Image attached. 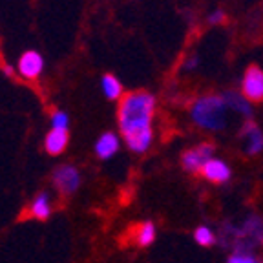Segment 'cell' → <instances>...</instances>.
I'll list each match as a JSON object with an SVG mask.
<instances>
[{"label": "cell", "mask_w": 263, "mask_h": 263, "mask_svg": "<svg viewBox=\"0 0 263 263\" xmlns=\"http://www.w3.org/2000/svg\"><path fill=\"white\" fill-rule=\"evenodd\" d=\"M156 97L143 90L123 95L117 110L119 132L132 152L144 154L154 141Z\"/></svg>", "instance_id": "6da1fadb"}, {"label": "cell", "mask_w": 263, "mask_h": 263, "mask_svg": "<svg viewBox=\"0 0 263 263\" xmlns=\"http://www.w3.org/2000/svg\"><path fill=\"white\" fill-rule=\"evenodd\" d=\"M219 241L232 249V252L254 254L263 245V219L259 216H249L239 225L223 223L219 230Z\"/></svg>", "instance_id": "7a4b0ae2"}, {"label": "cell", "mask_w": 263, "mask_h": 263, "mask_svg": "<svg viewBox=\"0 0 263 263\" xmlns=\"http://www.w3.org/2000/svg\"><path fill=\"white\" fill-rule=\"evenodd\" d=\"M229 110L223 95H205L190 106V119L203 130L221 132L229 124Z\"/></svg>", "instance_id": "3957f363"}, {"label": "cell", "mask_w": 263, "mask_h": 263, "mask_svg": "<svg viewBox=\"0 0 263 263\" xmlns=\"http://www.w3.org/2000/svg\"><path fill=\"white\" fill-rule=\"evenodd\" d=\"M214 157V146L210 143H199L197 146L186 150L183 156H181V164L186 172L197 174L201 172L203 166L209 163Z\"/></svg>", "instance_id": "277c9868"}, {"label": "cell", "mask_w": 263, "mask_h": 263, "mask_svg": "<svg viewBox=\"0 0 263 263\" xmlns=\"http://www.w3.org/2000/svg\"><path fill=\"white\" fill-rule=\"evenodd\" d=\"M241 91L251 103L263 101V70L258 66L247 68L241 81Z\"/></svg>", "instance_id": "5b68a950"}, {"label": "cell", "mask_w": 263, "mask_h": 263, "mask_svg": "<svg viewBox=\"0 0 263 263\" xmlns=\"http://www.w3.org/2000/svg\"><path fill=\"white\" fill-rule=\"evenodd\" d=\"M53 183L57 190L64 196H70L81 185V174L71 164H61L53 172Z\"/></svg>", "instance_id": "8992f818"}, {"label": "cell", "mask_w": 263, "mask_h": 263, "mask_svg": "<svg viewBox=\"0 0 263 263\" xmlns=\"http://www.w3.org/2000/svg\"><path fill=\"white\" fill-rule=\"evenodd\" d=\"M44 70V57L35 49L24 51L18 59V71L26 79H37Z\"/></svg>", "instance_id": "52a82bcc"}, {"label": "cell", "mask_w": 263, "mask_h": 263, "mask_svg": "<svg viewBox=\"0 0 263 263\" xmlns=\"http://www.w3.org/2000/svg\"><path fill=\"white\" fill-rule=\"evenodd\" d=\"M201 174L205 176L206 181H210V183L223 185V183H227V181L230 179L232 170H230V166L223 159H219V157H212V159L203 166Z\"/></svg>", "instance_id": "ba28073f"}, {"label": "cell", "mask_w": 263, "mask_h": 263, "mask_svg": "<svg viewBox=\"0 0 263 263\" xmlns=\"http://www.w3.org/2000/svg\"><path fill=\"white\" fill-rule=\"evenodd\" d=\"M243 137V150L249 156H256L263 150V132L258 128V124L254 123H245L241 132Z\"/></svg>", "instance_id": "9c48e42d"}, {"label": "cell", "mask_w": 263, "mask_h": 263, "mask_svg": "<svg viewBox=\"0 0 263 263\" xmlns=\"http://www.w3.org/2000/svg\"><path fill=\"white\" fill-rule=\"evenodd\" d=\"M119 136L114 134V132H106L103 136L99 137L97 143H95V154L101 159H110L114 154H117L119 150Z\"/></svg>", "instance_id": "30bf717a"}, {"label": "cell", "mask_w": 263, "mask_h": 263, "mask_svg": "<svg viewBox=\"0 0 263 263\" xmlns=\"http://www.w3.org/2000/svg\"><path fill=\"white\" fill-rule=\"evenodd\" d=\"M68 141H70V136H68L66 130H49L44 139L46 152L51 154V156H59V154H62L66 150Z\"/></svg>", "instance_id": "8fae6325"}, {"label": "cell", "mask_w": 263, "mask_h": 263, "mask_svg": "<svg viewBox=\"0 0 263 263\" xmlns=\"http://www.w3.org/2000/svg\"><path fill=\"white\" fill-rule=\"evenodd\" d=\"M223 99H225L227 106L232 111H236V114L243 115V117H249V115L252 114L251 101L243 93L239 95V93H236V91H227V93H223Z\"/></svg>", "instance_id": "7c38bea8"}, {"label": "cell", "mask_w": 263, "mask_h": 263, "mask_svg": "<svg viewBox=\"0 0 263 263\" xmlns=\"http://www.w3.org/2000/svg\"><path fill=\"white\" fill-rule=\"evenodd\" d=\"M29 214H31L35 219H48L49 214H51V199L46 192L39 194L35 199L29 205Z\"/></svg>", "instance_id": "4fadbf2b"}, {"label": "cell", "mask_w": 263, "mask_h": 263, "mask_svg": "<svg viewBox=\"0 0 263 263\" xmlns=\"http://www.w3.org/2000/svg\"><path fill=\"white\" fill-rule=\"evenodd\" d=\"M101 88H103V93L110 101H121L123 99V84L115 75H104L103 81H101Z\"/></svg>", "instance_id": "5bb4252c"}, {"label": "cell", "mask_w": 263, "mask_h": 263, "mask_svg": "<svg viewBox=\"0 0 263 263\" xmlns=\"http://www.w3.org/2000/svg\"><path fill=\"white\" fill-rule=\"evenodd\" d=\"M156 225L152 221H144L143 225H139V229L136 230V241L139 247H148L156 241Z\"/></svg>", "instance_id": "9a60e30c"}, {"label": "cell", "mask_w": 263, "mask_h": 263, "mask_svg": "<svg viewBox=\"0 0 263 263\" xmlns=\"http://www.w3.org/2000/svg\"><path fill=\"white\" fill-rule=\"evenodd\" d=\"M194 239H196L197 245L212 247L214 243L218 241V236H216V232H214L209 225H199L196 230H194Z\"/></svg>", "instance_id": "2e32d148"}, {"label": "cell", "mask_w": 263, "mask_h": 263, "mask_svg": "<svg viewBox=\"0 0 263 263\" xmlns=\"http://www.w3.org/2000/svg\"><path fill=\"white\" fill-rule=\"evenodd\" d=\"M68 126H70V117L66 111H53L51 115V130H66L68 132Z\"/></svg>", "instance_id": "e0dca14e"}, {"label": "cell", "mask_w": 263, "mask_h": 263, "mask_svg": "<svg viewBox=\"0 0 263 263\" xmlns=\"http://www.w3.org/2000/svg\"><path fill=\"white\" fill-rule=\"evenodd\" d=\"M227 263H263L256 254H249V252H232L227 259Z\"/></svg>", "instance_id": "ac0fdd59"}, {"label": "cell", "mask_w": 263, "mask_h": 263, "mask_svg": "<svg viewBox=\"0 0 263 263\" xmlns=\"http://www.w3.org/2000/svg\"><path fill=\"white\" fill-rule=\"evenodd\" d=\"M223 18H225L223 11H214V13H210V15H209L210 24H219V22H223Z\"/></svg>", "instance_id": "d6986e66"}, {"label": "cell", "mask_w": 263, "mask_h": 263, "mask_svg": "<svg viewBox=\"0 0 263 263\" xmlns=\"http://www.w3.org/2000/svg\"><path fill=\"white\" fill-rule=\"evenodd\" d=\"M183 66H185L186 70H194V68H197V57H189Z\"/></svg>", "instance_id": "ffe728a7"}, {"label": "cell", "mask_w": 263, "mask_h": 263, "mask_svg": "<svg viewBox=\"0 0 263 263\" xmlns=\"http://www.w3.org/2000/svg\"><path fill=\"white\" fill-rule=\"evenodd\" d=\"M4 73L8 75V77H9V75H13V68H11L9 64H6V66H4Z\"/></svg>", "instance_id": "44dd1931"}]
</instances>
